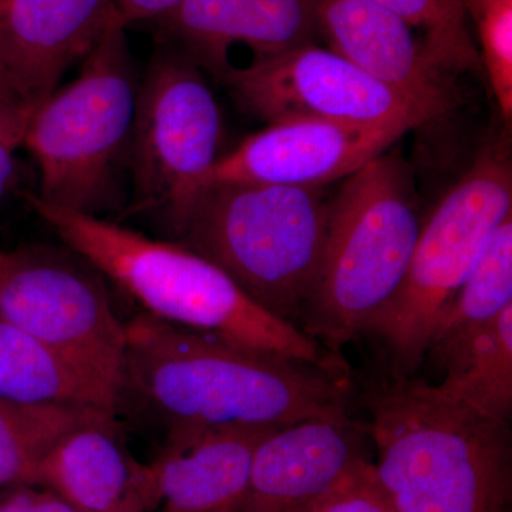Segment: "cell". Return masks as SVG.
Returning a JSON list of instances; mask_svg holds the SVG:
<instances>
[{
  "label": "cell",
  "instance_id": "4fadbf2b",
  "mask_svg": "<svg viewBox=\"0 0 512 512\" xmlns=\"http://www.w3.org/2000/svg\"><path fill=\"white\" fill-rule=\"evenodd\" d=\"M319 0H184L153 22L170 43L220 80L234 67L229 53L247 46L254 59L276 55L320 36Z\"/></svg>",
  "mask_w": 512,
  "mask_h": 512
},
{
  "label": "cell",
  "instance_id": "30bf717a",
  "mask_svg": "<svg viewBox=\"0 0 512 512\" xmlns=\"http://www.w3.org/2000/svg\"><path fill=\"white\" fill-rule=\"evenodd\" d=\"M221 83L242 109L268 124L320 120L419 128L433 120L413 101L316 43L234 66Z\"/></svg>",
  "mask_w": 512,
  "mask_h": 512
},
{
  "label": "cell",
  "instance_id": "ac0fdd59",
  "mask_svg": "<svg viewBox=\"0 0 512 512\" xmlns=\"http://www.w3.org/2000/svg\"><path fill=\"white\" fill-rule=\"evenodd\" d=\"M0 399L94 407L117 414V396L72 362L0 318Z\"/></svg>",
  "mask_w": 512,
  "mask_h": 512
},
{
  "label": "cell",
  "instance_id": "8992f818",
  "mask_svg": "<svg viewBox=\"0 0 512 512\" xmlns=\"http://www.w3.org/2000/svg\"><path fill=\"white\" fill-rule=\"evenodd\" d=\"M138 87L126 28L113 19L79 76L30 117L22 146L39 165V200L94 217L119 205Z\"/></svg>",
  "mask_w": 512,
  "mask_h": 512
},
{
  "label": "cell",
  "instance_id": "d4e9b609",
  "mask_svg": "<svg viewBox=\"0 0 512 512\" xmlns=\"http://www.w3.org/2000/svg\"><path fill=\"white\" fill-rule=\"evenodd\" d=\"M0 512H79L40 485L22 484L0 490Z\"/></svg>",
  "mask_w": 512,
  "mask_h": 512
},
{
  "label": "cell",
  "instance_id": "ba28073f",
  "mask_svg": "<svg viewBox=\"0 0 512 512\" xmlns=\"http://www.w3.org/2000/svg\"><path fill=\"white\" fill-rule=\"evenodd\" d=\"M220 107L201 67L158 40L138 87L127 147L133 208L160 215L177 231L218 161Z\"/></svg>",
  "mask_w": 512,
  "mask_h": 512
},
{
  "label": "cell",
  "instance_id": "3957f363",
  "mask_svg": "<svg viewBox=\"0 0 512 512\" xmlns=\"http://www.w3.org/2000/svg\"><path fill=\"white\" fill-rule=\"evenodd\" d=\"M29 202L66 247L92 262L148 315L242 348L349 375L342 356L256 305L217 265L181 242L158 241L36 195H29Z\"/></svg>",
  "mask_w": 512,
  "mask_h": 512
},
{
  "label": "cell",
  "instance_id": "9a60e30c",
  "mask_svg": "<svg viewBox=\"0 0 512 512\" xmlns=\"http://www.w3.org/2000/svg\"><path fill=\"white\" fill-rule=\"evenodd\" d=\"M113 19V0H0V55L25 106L49 99Z\"/></svg>",
  "mask_w": 512,
  "mask_h": 512
},
{
  "label": "cell",
  "instance_id": "e0dca14e",
  "mask_svg": "<svg viewBox=\"0 0 512 512\" xmlns=\"http://www.w3.org/2000/svg\"><path fill=\"white\" fill-rule=\"evenodd\" d=\"M274 426H228L164 447L154 461L164 512H237L256 448Z\"/></svg>",
  "mask_w": 512,
  "mask_h": 512
},
{
  "label": "cell",
  "instance_id": "52a82bcc",
  "mask_svg": "<svg viewBox=\"0 0 512 512\" xmlns=\"http://www.w3.org/2000/svg\"><path fill=\"white\" fill-rule=\"evenodd\" d=\"M512 214V168L505 148L487 146L441 198L419 239L399 291L366 326L382 345L389 375L423 365L441 313Z\"/></svg>",
  "mask_w": 512,
  "mask_h": 512
},
{
  "label": "cell",
  "instance_id": "5bb4252c",
  "mask_svg": "<svg viewBox=\"0 0 512 512\" xmlns=\"http://www.w3.org/2000/svg\"><path fill=\"white\" fill-rule=\"evenodd\" d=\"M320 36L329 49L421 107L431 119L456 101L450 74L443 72L396 13L370 0H319Z\"/></svg>",
  "mask_w": 512,
  "mask_h": 512
},
{
  "label": "cell",
  "instance_id": "7402d4cb",
  "mask_svg": "<svg viewBox=\"0 0 512 512\" xmlns=\"http://www.w3.org/2000/svg\"><path fill=\"white\" fill-rule=\"evenodd\" d=\"M424 32V46L447 74L471 72L480 53L467 28L463 0H370Z\"/></svg>",
  "mask_w": 512,
  "mask_h": 512
},
{
  "label": "cell",
  "instance_id": "9c48e42d",
  "mask_svg": "<svg viewBox=\"0 0 512 512\" xmlns=\"http://www.w3.org/2000/svg\"><path fill=\"white\" fill-rule=\"evenodd\" d=\"M0 318L119 396L126 325L106 276L79 252L40 244L0 249Z\"/></svg>",
  "mask_w": 512,
  "mask_h": 512
},
{
  "label": "cell",
  "instance_id": "6da1fadb",
  "mask_svg": "<svg viewBox=\"0 0 512 512\" xmlns=\"http://www.w3.org/2000/svg\"><path fill=\"white\" fill-rule=\"evenodd\" d=\"M349 375L242 348L141 312L126 323L117 412L130 407L164 447L228 426L348 420Z\"/></svg>",
  "mask_w": 512,
  "mask_h": 512
},
{
  "label": "cell",
  "instance_id": "5b68a950",
  "mask_svg": "<svg viewBox=\"0 0 512 512\" xmlns=\"http://www.w3.org/2000/svg\"><path fill=\"white\" fill-rule=\"evenodd\" d=\"M329 207L323 187L207 184L174 234L256 305L299 328L325 244Z\"/></svg>",
  "mask_w": 512,
  "mask_h": 512
},
{
  "label": "cell",
  "instance_id": "f546056e",
  "mask_svg": "<svg viewBox=\"0 0 512 512\" xmlns=\"http://www.w3.org/2000/svg\"><path fill=\"white\" fill-rule=\"evenodd\" d=\"M508 2V0H463L464 9L467 15L476 19L481 13L485 12L491 6L498 5V3Z\"/></svg>",
  "mask_w": 512,
  "mask_h": 512
},
{
  "label": "cell",
  "instance_id": "ffe728a7",
  "mask_svg": "<svg viewBox=\"0 0 512 512\" xmlns=\"http://www.w3.org/2000/svg\"><path fill=\"white\" fill-rule=\"evenodd\" d=\"M441 392L500 421L512 413V306L476 333L446 367Z\"/></svg>",
  "mask_w": 512,
  "mask_h": 512
},
{
  "label": "cell",
  "instance_id": "cb8c5ba5",
  "mask_svg": "<svg viewBox=\"0 0 512 512\" xmlns=\"http://www.w3.org/2000/svg\"><path fill=\"white\" fill-rule=\"evenodd\" d=\"M311 512H396L373 473L372 461L360 464Z\"/></svg>",
  "mask_w": 512,
  "mask_h": 512
},
{
  "label": "cell",
  "instance_id": "4316f807",
  "mask_svg": "<svg viewBox=\"0 0 512 512\" xmlns=\"http://www.w3.org/2000/svg\"><path fill=\"white\" fill-rule=\"evenodd\" d=\"M32 114L33 111L28 107L13 106L0 101V141L15 148L22 146Z\"/></svg>",
  "mask_w": 512,
  "mask_h": 512
},
{
  "label": "cell",
  "instance_id": "8fae6325",
  "mask_svg": "<svg viewBox=\"0 0 512 512\" xmlns=\"http://www.w3.org/2000/svg\"><path fill=\"white\" fill-rule=\"evenodd\" d=\"M412 130L406 124L355 126L320 120L269 124L218 158L204 185L326 187L362 170Z\"/></svg>",
  "mask_w": 512,
  "mask_h": 512
},
{
  "label": "cell",
  "instance_id": "83f0119b",
  "mask_svg": "<svg viewBox=\"0 0 512 512\" xmlns=\"http://www.w3.org/2000/svg\"><path fill=\"white\" fill-rule=\"evenodd\" d=\"M15 150V147L0 141V201L5 200L18 184L19 171Z\"/></svg>",
  "mask_w": 512,
  "mask_h": 512
},
{
  "label": "cell",
  "instance_id": "d6986e66",
  "mask_svg": "<svg viewBox=\"0 0 512 512\" xmlns=\"http://www.w3.org/2000/svg\"><path fill=\"white\" fill-rule=\"evenodd\" d=\"M512 306V214L441 313L427 355L444 369L476 333ZM427 357V356H426Z\"/></svg>",
  "mask_w": 512,
  "mask_h": 512
},
{
  "label": "cell",
  "instance_id": "2e32d148",
  "mask_svg": "<svg viewBox=\"0 0 512 512\" xmlns=\"http://www.w3.org/2000/svg\"><path fill=\"white\" fill-rule=\"evenodd\" d=\"M117 414L104 412L69 431L37 467L32 485L79 512H147L160 505L153 464L128 451Z\"/></svg>",
  "mask_w": 512,
  "mask_h": 512
},
{
  "label": "cell",
  "instance_id": "603a6c76",
  "mask_svg": "<svg viewBox=\"0 0 512 512\" xmlns=\"http://www.w3.org/2000/svg\"><path fill=\"white\" fill-rule=\"evenodd\" d=\"M481 55L504 120L512 117V0L491 6L474 19Z\"/></svg>",
  "mask_w": 512,
  "mask_h": 512
},
{
  "label": "cell",
  "instance_id": "7a4b0ae2",
  "mask_svg": "<svg viewBox=\"0 0 512 512\" xmlns=\"http://www.w3.org/2000/svg\"><path fill=\"white\" fill-rule=\"evenodd\" d=\"M363 402L373 473L396 512H510V421L491 419L413 376L387 375Z\"/></svg>",
  "mask_w": 512,
  "mask_h": 512
},
{
  "label": "cell",
  "instance_id": "484cf974",
  "mask_svg": "<svg viewBox=\"0 0 512 512\" xmlns=\"http://www.w3.org/2000/svg\"><path fill=\"white\" fill-rule=\"evenodd\" d=\"M184 0H113L114 18L128 28L138 23H153L173 12Z\"/></svg>",
  "mask_w": 512,
  "mask_h": 512
},
{
  "label": "cell",
  "instance_id": "277c9868",
  "mask_svg": "<svg viewBox=\"0 0 512 512\" xmlns=\"http://www.w3.org/2000/svg\"><path fill=\"white\" fill-rule=\"evenodd\" d=\"M420 229L416 190L402 157L387 151L346 178L330 200L299 328L340 355L399 291Z\"/></svg>",
  "mask_w": 512,
  "mask_h": 512
},
{
  "label": "cell",
  "instance_id": "44dd1931",
  "mask_svg": "<svg viewBox=\"0 0 512 512\" xmlns=\"http://www.w3.org/2000/svg\"><path fill=\"white\" fill-rule=\"evenodd\" d=\"M104 412L109 410L0 399V490L33 484L37 467L57 441Z\"/></svg>",
  "mask_w": 512,
  "mask_h": 512
},
{
  "label": "cell",
  "instance_id": "7c38bea8",
  "mask_svg": "<svg viewBox=\"0 0 512 512\" xmlns=\"http://www.w3.org/2000/svg\"><path fill=\"white\" fill-rule=\"evenodd\" d=\"M366 424L312 419L279 427L256 448L237 512H311L366 456Z\"/></svg>",
  "mask_w": 512,
  "mask_h": 512
},
{
  "label": "cell",
  "instance_id": "f1b7e54d",
  "mask_svg": "<svg viewBox=\"0 0 512 512\" xmlns=\"http://www.w3.org/2000/svg\"><path fill=\"white\" fill-rule=\"evenodd\" d=\"M0 101L13 104V106L26 107L25 103L20 99L18 92H16L15 86H13L12 79H10L2 55H0Z\"/></svg>",
  "mask_w": 512,
  "mask_h": 512
}]
</instances>
